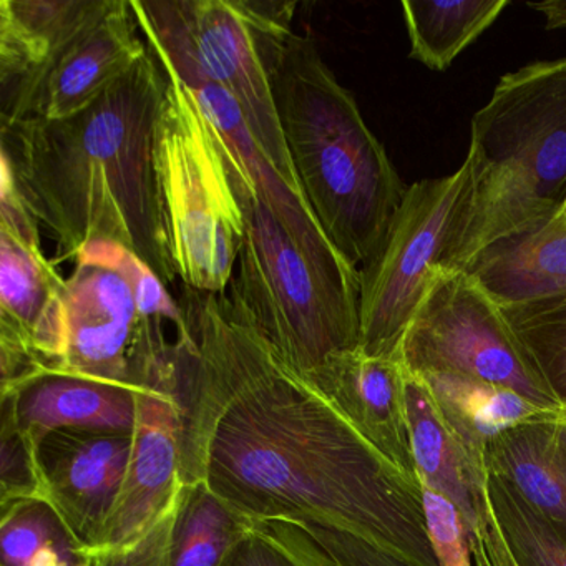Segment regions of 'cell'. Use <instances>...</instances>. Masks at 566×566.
I'll return each mask as SVG.
<instances>
[{"label":"cell","instance_id":"1","mask_svg":"<svg viewBox=\"0 0 566 566\" xmlns=\"http://www.w3.org/2000/svg\"><path fill=\"white\" fill-rule=\"evenodd\" d=\"M178 334L181 479L207 486L243 522H311L410 566H439L422 485L221 294L185 290Z\"/></svg>","mask_w":566,"mask_h":566},{"label":"cell","instance_id":"2","mask_svg":"<svg viewBox=\"0 0 566 566\" xmlns=\"http://www.w3.org/2000/svg\"><path fill=\"white\" fill-rule=\"evenodd\" d=\"M168 75L148 54L85 111L62 120L0 124V160L25 207L75 260L111 241L140 256L165 284L177 277L157 175Z\"/></svg>","mask_w":566,"mask_h":566},{"label":"cell","instance_id":"3","mask_svg":"<svg viewBox=\"0 0 566 566\" xmlns=\"http://www.w3.org/2000/svg\"><path fill=\"white\" fill-rule=\"evenodd\" d=\"M301 190L336 250L360 270L382 243L407 188L354 95L311 39L291 28V2L244 0Z\"/></svg>","mask_w":566,"mask_h":566},{"label":"cell","instance_id":"4","mask_svg":"<svg viewBox=\"0 0 566 566\" xmlns=\"http://www.w3.org/2000/svg\"><path fill=\"white\" fill-rule=\"evenodd\" d=\"M469 193L447 271L542 227L566 201V57L503 75L472 120Z\"/></svg>","mask_w":566,"mask_h":566},{"label":"cell","instance_id":"5","mask_svg":"<svg viewBox=\"0 0 566 566\" xmlns=\"http://www.w3.org/2000/svg\"><path fill=\"white\" fill-rule=\"evenodd\" d=\"M220 147L244 218L233 280L221 297L231 316L314 380L333 357L360 347L359 270L327 266L313 256L244 165L221 142Z\"/></svg>","mask_w":566,"mask_h":566},{"label":"cell","instance_id":"6","mask_svg":"<svg viewBox=\"0 0 566 566\" xmlns=\"http://www.w3.org/2000/svg\"><path fill=\"white\" fill-rule=\"evenodd\" d=\"M167 75L157 175L175 270L190 290L223 294L243 244V211L197 97L180 78Z\"/></svg>","mask_w":566,"mask_h":566},{"label":"cell","instance_id":"7","mask_svg":"<svg viewBox=\"0 0 566 566\" xmlns=\"http://www.w3.org/2000/svg\"><path fill=\"white\" fill-rule=\"evenodd\" d=\"M130 2L142 35L165 72L188 88L211 82L230 94L270 164L303 193L244 0Z\"/></svg>","mask_w":566,"mask_h":566},{"label":"cell","instance_id":"8","mask_svg":"<svg viewBox=\"0 0 566 566\" xmlns=\"http://www.w3.org/2000/svg\"><path fill=\"white\" fill-rule=\"evenodd\" d=\"M467 193L465 164L407 187L382 243L359 270V349L367 356L399 359L407 329L447 271Z\"/></svg>","mask_w":566,"mask_h":566},{"label":"cell","instance_id":"9","mask_svg":"<svg viewBox=\"0 0 566 566\" xmlns=\"http://www.w3.org/2000/svg\"><path fill=\"white\" fill-rule=\"evenodd\" d=\"M409 373H452L506 387L545 409H565L520 344L502 306L469 271H446L400 347Z\"/></svg>","mask_w":566,"mask_h":566},{"label":"cell","instance_id":"10","mask_svg":"<svg viewBox=\"0 0 566 566\" xmlns=\"http://www.w3.org/2000/svg\"><path fill=\"white\" fill-rule=\"evenodd\" d=\"M55 373L178 396V357L165 324L145 316L128 281L75 263L65 291L64 356Z\"/></svg>","mask_w":566,"mask_h":566},{"label":"cell","instance_id":"11","mask_svg":"<svg viewBox=\"0 0 566 566\" xmlns=\"http://www.w3.org/2000/svg\"><path fill=\"white\" fill-rule=\"evenodd\" d=\"M0 181V333L24 340L57 370L65 346L67 280L45 258L38 221L2 164Z\"/></svg>","mask_w":566,"mask_h":566},{"label":"cell","instance_id":"12","mask_svg":"<svg viewBox=\"0 0 566 566\" xmlns=\"http://www.w3.org/2000/svg\"><path fill=\"white\" fill-rule=\"evenodd\" d=\"M147 54L130 0H114L111 11L39 77L2 95L0 124L72 117L101 98Z\"/></svg>","mask_w":566,"mask_h":566},{"label":"cell","instance_id":"13","mask_svg":"<svg viewBox=\"0 0 566 566\" xmlns=\"http://www.w3.org/2000/svg\"><path fill=\"white\" fill-rule=\"evenodd\" d=\"M134 432L61 429L38 443L42 499L84 559L95 548L120 492Z\"/></svg>","mask_w":566,"mask_h":566},{"label":"cell","instance_id":"14","mask_svg":"<svg viewBox=\"0 0 566 566\" xmlns=\"http://www.w3.org/2000/svg\"><path fill=\"white\" fill-rule=\"evenodd\" d=\"M181 439L184 407L178 396L154 389L138 392L127 473L101 538L84 559L127 548L164 515L184 485Z\"/></svg>","mask_w":566,"mask_h":566},{"label":"cell","instance_id":"15","mask_svg":"<svg viewBox=\"0 0 566 566\" xmlns=\"http://www.w3.org/2000/svg\"><path fill=\"white\" fill-rule=\"evenodd\" d=\"M406 380L399 359L370 357L357 349L333 357L311 382L387 459L420 482L407 419Z\"/></svg>","mask_w":566,"mask_h":566},{"label":"cell","instance_id":"16","mask_svg":"<svg viewBox=\"0 0 566 566\" xmlns=\"http://www.w3.org/2000/svg\"><path fill=\"white\" fill-rule=\"evenodd\" d=\"M200 483H185L164 515L127 548L92 556V566H224L248 530Z\"/></svg>","mask_w":566,"mask_h":566},{"label":"cell","instance_id":"17","mask_svg":"<svg viewBox=\"0 0 566 566\" xmlns=\"http://www.w3.org/2000/svg\"><path fill=\"white\" fill-rule=\"evenodd\" d=\"M138 390L84 379L71 374L45 373L18 392L2 397L8 417L38 446L61 429L134 432Z\"/></svg>","mask_w":566,"mask_h":566},{"label":"cell","instance_id":"18","mask_svg":"<svg viewBox=\"0 0 566 566\" xmlns=\"http://www.w3.org/2000/svg\"><path fill=\"white\" fill-rule=\"evenodd\" d=\"M114 0H0V85L18 91L101 21Z\"/></svg>","mask_w":566,"mask_h":566},{"label":"cell","instance_id":"19","mask_svg":"<svg viewBox=\"0 0 566 566\" xmlns=\"http://www.w3.org/2000/svg\"><path fill=\"white\" fill-rule=\"evenodd\" d=\"M483 462L533 509L566 522V409L503 430L483 447Z\"/></svg>","mask_w":566,"mask_h":566},{"label":"cell","instance_id":"20","mask_svg":"<svg viewBox=\"0 0 566 566\" xmlns=\"http://www.w3.org/2000/svg\"><path fill=\"white\" fill-rule=\"evenodd\" d=\"M470 274L500 304L566 294V221L559 218L496 241L470 264Z\"/></svg>","mask_w":566,"mask_h":566},{"label":"cell","instance_id":"21","mask_svg":"<svg viewBox=\"0 0 566 566\" xmlns=\"http://www.w3.org/2000/svg\"><path fill=\"white\" fill-rule=\"evenodd\" d=\"M429 387L440 416L472 455L510 427L552 412L506 387L452 373L416 374Z\"/></svg>","mask_w":566,"mask_h":566},{"label":"cell","instance_id":"22","mask_svg":"<svg viewBox=\"0 0 566 566\" xmlns=\"http://www.w3.org/2000/svg\"><path fill=\"white\" fill-rule=\"evenodd\" d=\"M509 0L402 2L410 41V59L433 72H443L496 19Z\"/></svg>","mask_w":566,"mask_h":566},{"label":"cell","instance_id":"23","mask_svg":"<svg viewBox=\"0 0 566 566\" xmlns=\"http://www.w3.org/2000/svg\"><path fill=\"white\" fill-rule=\"evenodd\" d=\"M422 493L439 566H520L493 515L486 480L475 509L467 515L440 493L426 486Z\"/></svg>","mask_w":566,"mask_h":566},{"label":"cell","instance_id":"24","mask_svg":"<svg viewBox=\"0 0 566 566\" xmlns=\"http://www.w3.org/2000/svg\"><path fill=\"white\" fill-rule=\"evenodd\" d=\"M493 515L520 566H566V522L533 509L486 470Z\"/></svg>","mask_w":566,"mask_h":566},{"label":"cell","instance_id":"25","mask_svg":"<svg viewBox=\"0 0 566 566\" xmlns=\"http://www.w3.org/2000/svg\"><path fill=\"white\" fill-rule=\"evenodd\" d=\"M502 310L543 382L566 409V294Z\"/></svg>","mask_w":566,"mask_h":566},{"label":"cell","instance_id":"26","mask_svg":"<svg viewBox=\"0 0 566 566\" xmlns=\"http://www.w3.org/2000/svg\"><path fill=\"white\" fill-rule=\"evenodd\" d=\"M224 566H336L323 546L296 523H250Z\"/></svg>","mask_w":566,"mask_h":566},{"label":"cell","instance_id":"27","mask_svg":"<svg viewBox=\"0 0 566 566\" xmlns=\"http://www.w3.org/2000/svg\"><path fill=\"white\" fill-rule=\"evenodd\" d=\"M75 263L95 264L117 271L130 284L145 316L158 323L171 324L177 334L187 327L181 304L168 293L167 284L128 248L111 241L91 243L75 256Z\"/></svg>","mask_w":566,"mask_h":566},{"label":"cell","instance_id":"28","mask_svg":"<svg viewBox=\"0 0 566 566\" xmlns=\"http://www.w3.org/2000/svg\"><path fill=\"white\" fill-rule=\"evenodd\" d=\"M0 512L2 566H28L29 559L44 546L74 543L61 520L45 502L18 503Z\"/></svg>","mask_w":566,"mask_h":566},{"label":"cell","instance_id":"29","mask_svg":"<svg viewBox=\"0 0 566 566\" xmlns=\"http://www.w3.org/2000/svg\"><path fill=\"white\" fill-rule=\"evenodd\" d=\"M0 510L25 502H44L38 446L8 417L0 426Z\"/></svg>","mask_w":566,"mask_h":566},{"label":"cell","instance_id":"30","mask_svg":"<svg viewBox=\"0 0 566 566\" xmlns=\"http://www.w3.org/2000/svg\"><path fill=\"white\" fill-rule=\"evenodd\" d=\"M306 530L331 556L336 566H410L374 546L367 545L363 539L354 538L347 533L326 528L311 522H293Z\"/></svg>","mask_w":566,"mask_h":566},{"label":"cell","instance_id":"31","mask_svg":"<svg viewBox=\"0 0 566 566\" xmlns=\"http://www.w3.org/2000/svg\"><path fill=\"white\" fill-rule=\"evenodd\" d=\"M530 9L539 12L545 18L546 29L566 28V0H545V2H530Z\"/></svg>","mask_w":566,"mask_h":566},{"label":"cell","instance_id":"32","mask_svg":"<svg viewBox=\"0 0 566 566\" xmlns=\"http://www.w3.org/2000/svg\"><path fill=\"white\" fill-rule=\"evenodd\" d=\"M556 218H559V220L566 221V201H565V205H563L562 210H559V213L556 214Z\"/></svg>","mask_w":566,"mask_h":566},{"label":"cell","instance_id":"33","mask_svg":"<svg viewBox=\"0 0 566 566\" xmlns=\"http://www.w3.org/2000/svg\"><path fill=\"white\" fill-rule=\"evenodd\" d=\"M75 566H92V563L88 562V559H82V562L78 563V565H75Z\"/></svg>","mask_w":566,"mask_h":566}]
</instances>
